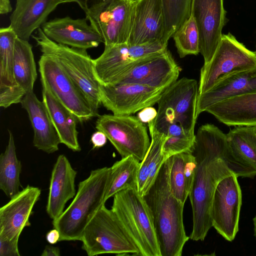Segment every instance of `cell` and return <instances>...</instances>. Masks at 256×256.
I'll return each instance as SVG.
<instances>
[{
  "label": "cell",
  "mask_w": 256,
  "mask_h": 256,
  "mask_svg": "<svg viewBox=\"0 0 256 256\" xmlns=\"http://www.w3.org/2000/svg\"><path fill=\"white\" fill-rule=\"evenodd\" d=\"M192 154L196 166L189 195L192 214V228L189 237L194 241H203L212 227L210 208L218 182L233 174L238 178H253L256 171L234 158L226 134L212 124L199 128Z\"/></svg>",
  "instance_id": "6da1fadb"
},
{
  "label": "cell",
  "mask_w": 256,
  "mask_h": 256,
  "mask_svg": "<svg viewBox=\"0 0 256 256\" xmlns=\"http://www.w3.org/2000/svg\"><path fill=\"white\" fill-rule=\"evenodd\" d=\"M170 167L168 158L144 197L152 216L161 256H181L190 237L186 234L183 222L184 204L174 196L170 188Z\"/></svg>",
  "instance_id": "7a4b0ae2"
},
{
  "label": "cell",
  "mask_w": 256,
  "mask_h": 256,
  "mask_svg": "<svg viewBox=\"0 0 256 256\" xmlns=\"http://www.w3.org/2000/svg\"><path fill=\"white\" fill-rule=\"evenodd\" d=\"M110 170L103 167L92 170L86 179L79 182L78 191L69 206L52 220L54 228L60 232V241L80 240L88 222L105 204Z\"/></svg>",
  "instance_id": "3957f363"
},
{
  "label": "cell",
  "mask_w": 256,
  "mask_h": 256,
  "mask_svg": "<svg viewBox=\"0 0 256 256\" xmlns=\"http://www.w3.org/2000/svg\"><path fill=\"white\" fill-rule=\"evenodd\" d=\"M42 54L54 58L80 89L95 116H98L102 104L100 84L94 70L93 60L86 50L58 44L48 38L41 28L32 36Z\"/></svg>",
  "instance_id": "277c9868"
},
{
  "label": "cell",
  "mask_w": 256,
  "mask_h": 256,
  "mask_svg": "<svg viewBox=\"0 0 256 256\" xmlns=\"http://www.w3.org/2000/svg\"><path fill=\"white\" fill-rule=\"evenodd\" d=\"M111 210L138 248L140 256H161L150 210L136 188L114 195Z\"/></svg>",
  "instance_id": "5b68a950"
},
{
  "label": "cell",
  "mask_w": 256,
  "mask_h": 256,
  "mask_svg": "<svg viewBox=\"0 0 256 256\" xmlns=\"http://www.w3.org/2000/svg\"><path fill=\"white\" fill-rule=\"evenodd\" d=\"M198 96L196 80L183 78L176 80L162 94L157 102L156 116L148 126L165 134L169 126H176L194 135Z\"/></svg>",
  "instance_id": "8992f818"
},
{
  "label": "cell",
  "mask_w": 256,
  "mask_h": 256,
  "mask_svg": "<svg viewBox=\"0 0 256 256\" xmlns=\"http://www.w3.org/2000/svg\"><path fill=\"white\" fill-rule=\"evenodd\" d=\"M82 249L88 256L104 254L138 256L139 251L110 209L103 204L86 226Z\"/></svg>",
  "instance_id": "52a82bcc"
},
{
  "label": "cell",
  "mask_w": 256,
  "mask_h": 256,
  "mask_svg": "<svg viewBox=\"0 0 256 256\" xmlns=\"http://www.w3.org/2000/svg\"><path fill=\"white\" fill-rule=\"evenodd\" d=\"M104 46L102 54L93 60L96 77L103 86L118 84L139 62L168 49L160 42L138 45L125 42Z\"/></svg>",
  "instance_id": "ba28073f"
},
{
  "label": "cell",
  "mask_w": 256,
  "mask_h": 256,
  "mask_svg": "<svg viewBox=\"0 0 256 256\" xmlns=\"http://www.w3.org/2000/svg\"><path fill=\"white\" fill-rule=\"evenodd\" d=\"M256 66L255 52L247 48L232 34H223L212 58L201 68L198 96L226 76Z\"/></svg>",
  "instance_id": "9c48e42d"
},
{
  "label": "cell",
  "mask_w": 256,
  "mask_h": 256,
  "mask_svg": "<svg viewBox=\"0 0 256 256\" xmlns=\"http://www.w3.org/2000/svg\"><path fill=\"white\" fill-rule=\"evenodd\" d=\"M96 128L106 134L122 158L132 156L142 161L150 144L146 125L134 116H99Z\"/></svg>",
  "instance_id": "30bf717a"
},
{
  "label": "cell",
  "mask_w": 256,
  "mask_h": 256,
  "mask_svg": "<svg viewBox=\"0 0 256 256\" xmlns=\"http://www.w3.org/2000/svg\"><path fill=\"white\" fill-rule=\"evenodd\" d=\"M42 84L82 122L95 116L84 95L52 58L42 54L38 62Z\"/></svg>",
  "instance_id": "8fae6325"
},
{
  "label": "cell",
  "mask_w": 256,
  "mask_h": 256,
  "mask_svg": "<svg viewBox=\"0 0 256 256\" xmlns=\"http://www.w3.org/2000/svg\"><path fill=\"white\" fill-rule=\"evenodd\" d=\"M237 178L233 174L218 182L210 208L212 227L228 242L234 239L238 231L242 196Z\"/></svg>",
  "instance_id": "7c38bea8"
},
{
  "label": "cell",
  "mask_w": 256,
  "mask_h": 256,
  "mask_svg": "<svg viewBox=\"0 0 256 256\" xmlns=\"http://www.w3.org/2000/svg\"><path fill=\"white\" fill-rule=\"evenodd\" d=\"M134 0H113L85 12L90 24L102 36L104 46L128 42Z\"/></svg>",
  "instance_id": "4fadbf2b"
},
{
  "label": "cell",
  "mask_w": 256,
  "mask_h": 256,
  "mask_svg": "<svg viewBox=\"0 0 256 256\" xmlns=\"http://www.w3.org/2000/svg\"><path fill=\"white\" fill-rule=\"evenodd\" d=\"M100 88L102 104L116 115H130L152 106L165 90L131 83L100 84Z\"/></svg>",
  "instance_id": "5bb4252c"
},
{
  "label": "cell",
  "mask_w": 256,
  "mask_h": 256,
  "mask_svg": "<svg viewBox=\"0 0 256 256\" xmlns=\"http://www.w3.org/2000/svg\"><path fill=\"white\" fill-rule=\"evenodd\" d=\"M190 14L198 30L200 53L206 64L219 45L227 21L224 0H191Z\"/></svg>",
  "instance_id": "9a60e30c"
},
{
  "label": "cell",
  "mask_w": 256,
  "mask_h": 256,
  "mask_svg": "<svg viewBox=\"0 0 256 256\" xmlns=\"http://www.w3.org/2000/svg\"><path fill=\"white\" fill-rule=\"evenodd\" d=\"M180 68L167 50L139 62L118 83L166 88L176 82Z\"/></svg>",
  "instance_id": "2e32d148"
},
{
  "label": "cell",
  "mask_w": 256,
  "mask_h": 256,
  "mask_svg": "<svg viewBox=\"0 0 256 256\" xmlns=\"http://www.w3.org/2000/svg\"><path fill=\"white\" fill-rule=\"evenodd\" d=\"M88 21L86 18H56L46 21L41 28L48 38L58 44L86 50L104 42L100 34Z\"/></svg>",
  "instance_id": "e0dca14e"
},
{
  "label": "cell",
  "mask_w": 256,
  "mask_h": 256,
  "mask_svg": "<svg viewBox=\"0 0 256 256\" xmlns=\"http://www.w3.org/2000/svg\"><path fill=\"white\" fill-rule=\"evenodd\" d=\"M41 190L28 185L0 208V238L18 240L26 226H30V217L38 200Z\"/></svg>",
  "instance_id": "ac0fdd59"
},
{
  "label": "cell",
  "mask_w": 256,
  "mask_h": 256,
  "mask_svg": "<svg viewBox=\"0 0 256 256\" xmlns=\"http://www.w3.org/2000/svg\"><path fill=\"white\" fill-rule=\"evenodd\" d=\"M164 28L162 0H134L128 44L162 42Z\"/></svg>",
  "instance_id": "d6986e66"
},
{
  "label": "cell",
  "mask_w": 256,
  "mask_h": 256,
  "mask_svg": "<svg viewBox=\"0 0 256 256\" xmlns=\"http://www.w3.org/2000/svg\"><path fill=\"white\" fill-rule=\"evenodd\" d=\"M76 174L68 158L59 155L52 172L46 206V212L52 220L62 214L66 202L74 197Z\"/></svg>",
  "instance_id": "ffe728a7"
},
{
  "label": "cell",
  "mask_w": 256,
  "mask_h": 256,
  "mask_svg": "<svg viewBox=\"0 0 256 256\" xmlns=\"http://www.w3.org/2000/svg\"><path fill=\"white\" fill-rule=\"evenodd\" d=\"M20 104L28 112L34 130V146L48 154L58 151L60 140L44 102L32 91L25 94Z\"/></svg>",
  "instance_id": "44dd1931"
},
{
  "label": "cell",
  "mask_w": 256,
  "mask_h": 256,
  "mask_svg": "<svg viewBox=\"0 0 256 256\" xmlns=\"http://www.w3.org/2000/svg\"><path fill=\"white\" fill-rule=\"evenodd\" d=\"M62 0H16L10 17V26L18 37L28 40L47 21Z\"/></svg>",
  "instance_id": "7402d4cb"
},
{
  "label": "cell",
  "mask_w": 256,
  "mask_h": 256,
  "mask_svg": "<svg viewBox=\"0 0 256 256\" xmlns=\"http://www.w3.org/2000/svg\"><path fill=\"white\" fill-rule=\"evenodd\" d=\"M254 92H256V66L232 74L198 96L197 116L218 102Z\"/></svg>",
  "instance_id": "603a6c76"
},
{
  "label": "cell",
  "mask_w": 256,
  "mask_h": 256,
  "mask_svg": "<svg viewBox=\"0 0 256 256\" xmlns=\"http://www.w3.org/2000/svg\"><path fill=\"white\" fill-rule=\"evenodd\" d=\"M206 112L228 126H256V92L226 99Z\"/></svg>",
  "instance_id": "cb8c5ba5"
},
{
  "label": "cell",
  "mask_w": 256,
  "mask_h": 256,
  "mask_svg": "<svg viewBox=\"0 0 256 256\" xmlns=\"http://www.w3.org/2000/svg\"><path fill=\"white\" fill-rule=\"evenodd\" d=\"M42 85V98L61 144L74 152L81 150L76 130L77 118L52 94L49 88Z\"/></svg>",
  "instance_id": "d4e9b609"
},
{
  "label": "cell",
  "mask_w": 256,
  "mask_h": 256,
  "mask_svg": "<svg viewBox=\"0 0 256 256\" xmlns=\"http://www.w3.org/2000/svg\"><path fill=\"white\" fill-rule=\"evenodd\" d=\"M151 141L150 148L140 163L138 174L137 190L144 196L155 182L160 170L165 162L162 155V147L166 136L148 126Z\"/></svg>",
  "instance_id": "484cf974"
},
{
  "label": "cell",
  "mask_w": 256,
  "mask_h": 256,
  "mask_svg": "<svg viewBox=\"0 0 256 256\" xmlns=\"http://www.w3.org/2000/svg\"><path fill=\"white\" fill-rule=\"evenodd\" d=\"M169 184L174 196L183 204L189 196L196 162L192 152L174 154L170 158Z\"/></svg>",
  "instance_id": "4316f807"
},
{
  "label": "cell",
  "mask_w": 256,
  "mask_h": 256,
  "mask_svg": "<svg viewBox=\"0 0 256 256\" xmlns=\"http://www.w3.org/2000/svg\"><path fill=\"white\" fill-rule=\"evenodd\" d=\"M226 136L234 158L256 171V126H236Z\"/></svg>",
  "instance_id": "83f0119b"
},
{
  "label": "cell",
  "mask_w": 256,
  "mask_h": 256,
  "mask_svg": "<svg viewBox=\"0 0 256 256\" xmlns=\"http://www.w3.org/2000/svg\"><path fill=\"white\" fill-rule=\"evenodd\" d=\"M13 70L16 83L26 93L33 91L37 72L32 46L28 41L18 37L14 46Z\"/></svg>",
  "instance_id": "f1b7e54d"
},
{
  "label": "cell",
  "mask_w": 256,
  "mask_h": 256,
  "mask_svg": "<svg viewBox=\"0 0 256 256\" xmlns=\"http://www.w3.org/2000/svg\"><path fill=\"white\" fill-rule=\"evenodd\" d=\"M8 131V144L0 156V189L10 198L20 192L22 164L16 156L13 134Z\"/></svg>",
  "instance_id": "f546056e"
},
{
  "label": "cell",
  "mask_w": 256,
  "mask_h": 256,
  "mask_svg": "<svg viewBox=\"0 0 256 256\" xmlns=\"http://www.w3.org/2000/svg\"><path fill=\"white\" fill-rule=\"evenodd\" d=\"M140 161L128 156L115 162L110 168L105 201L118 192L130 188H137Z\"/></svg>",
  "instance_id": "4dcf8cb0"
},
{
  "label": "cell",
  "mask_w": 256,
  "mask_h": 256,
  "mask_svg": "<svg viewBox=\"0 0 256 256\" xmlns=\"http://www.w3.org/2000/svg\"><path fill=\"white\" fill-rule=\"evenodd\" d=\"M18 38L9 26L0 29V86L16 84L14 75V46Z\"/></svg>",
  "instance_id": "1f68e13d"
},
{
  "label": "cell",
  "mask_w": 256,
  "mask_h": 256,
  "mask_svg": "<svg viewBox=\"0 0 256 256\" xmlns=\"http://www.w3.org/2000/svg\"><path fill=\"white\" fill-rule=\"evenodd\" d=\"M165 28L162 43H168L180 26L190 14L191 0H162Z\"/></svg>",
  "instance_id": "d6a6232c"
},
{
  "label": "cell",
  "mask_w": 256,
  "mask_h": 256,
  "mask_svg": "<svg viewBox=\"0 0 256 256\" xmlns=\"http://www.w3.org/2000/svg\"><path fill=\"white\" fill-rule=\"evenodd\" d=\"M172 37L180 58L188 55H197L200 53L198 30L196 20L191 14Z\"/></svg>",
  "instance_id": "836d02e7"
},
{
  "label": "cell",
  "mask_w": 256,
  "mask_h": 256,
  "mask_svg": "<svg viewBox=\"0 0 256 256\" xmlns=\"http://www.w3.org/2000/svg\"><path fill=\"white\" fill-rule=\"evenodd\" d=\"M195 135H180L166 137L162 147L164 160L178 154L193 152Z\"/></svg>",
  "instance_id": "e575fe53"
},
{
  "label": "cell",
  "mask_w": 256,
  "mask_h": 256,
  "mask_svg": "<svg viewBox=\"0 0 256 256\" xmlns=\"http://www.w3.org/2000/svg\"><path fill=\"white\" fill-rule=\"evenodd\" d=\"M26 94L17 84L12 86H0V106L7 108L13 104L21 102Z\"/></svg>",
  "instance_id": "d590c367"
},
{
  "label": "cell",
  "mask_w": 256,
  "mask_h": 256,
  "mask_svg": "<svg viewBox=\"0 0 256 256\" xmlns=\"http://www.w3.org/2000/svg\"><path fill=\"white\" fill-rule=\"evenodd\" d=\"M18 241L0 238V256H20Z\"/></svg>",
  "instance_id": "8d00e7d4"
},
{
  "label": "cell",
  "mask_w": 256,
  "mask_h": 256,
  "mask_svg": "<svg viewBox=\"0 0 256 256\" xmlns=\"http://www.w3.org/2000/svg\"><path fill=\"white\" fill-rule=\"evenodd\" d=\"M113 0H62V4L74 2L86 12L89 8L104 6Z\"/></svg>",
  "instance_id": "74e56055"
},
{
  "label": "cell",
  "mask_w": 256,
  "mask_h": 256,
  "mask_svg": "<svg viewBox=\"0 0 256 256\" xmlns=\"http://www.w3.org/2000/svg\"><path fill=\"white\" fill-rule=\"evenodd\" d=\"M157 111L152 106L142 109L138 114V118L143 123L148 124L156 118Z\"/></svg>",
  "instance_id": "f35d334b"
},
{
  "label": "cell",
  "mask_w": 256,
  "mask_h": 256,
  "mask_svg": "<svg viewBox=\"0 0 256 256\" xmlns=\"http://www.w3.org/2000/svg\"><path fill=\"white\" fill-rule=\"evenodd\" d=\"M107 137L102 132L98 130L91 136L90 141L93 145V148H96L104 146L107 142Z\"/></svg>",
  "instance_id": "ab89813d"
},
{
  "label": "cell",
  "mask_w": 256,
  "mask_h": 256,
  "mask_svg": "<svg viewBox=\"0 0 256 256\" xmlns=\"http://www.w3.org/2000/svg\"><path fill=\"white\" fill-rule=\"evenodd\" d=\"M60 232L56 228L48 231L46 234V240L50 244H56L60 242Z\"/></svg>",
  "instance_id": "60d3db41"
},
{
  "label": "cell",
  "mask_w": 256,
  "mask_h": 256,
  "mask_svg": "<svg viewBox=\"0 0 256 256\" xmlns=\"http://www.w3.org/2000/svg\"><path fill=\"white\" fill-rule=\"evenodd\" d=\"M42 256H60V250L58 247L47 245L45 246Z\"/></svg>",
  "instance_id": "b9f144b4"
},
{
  "label": "cell",
  "mask_w": 256,
  "mask_h": 256,
  "mask_svg": "<svg viewBox=\"0 0 256 256\" xmlns=\"http://www.w3.org/2000/svg\"><path fill=\"white\" fill-rule=\"evenodd\" d=\"M10 0H0V14H7L12 11Z\"/></svg>",
  "instance_id": "7bdbcfd3"
},
{
  "label": "cell",
  "mask_w": 256,
  "mask_h": 256,
  "mask_svg": "<svg viewBox=\"0 0 256 256\" xmlns=\"http://www.w3.org/2000/svg\"><path fill=\"white\" fill-rule=\"evenodd\" d=\"M253 222L254 225V234L256 238V214L254 218H253Z\"/></svg>",
  "instance_id": "ee69618b"
},
{
  "label": "cell",
  "mask_w": 256,
  "mask_h": 256,
  "mask_svg": "<svg viewBox=\"0 0 256 256\" xmlns=\"http://www.w3.org/2000/svg\"><path fill=\"white\" fill-rule=\"evenodd\" d=\"M254 52H255V53H256V51H255Z\"/></svg>",
  "instance_id": "f6af8a7d"
}]
</instances>
